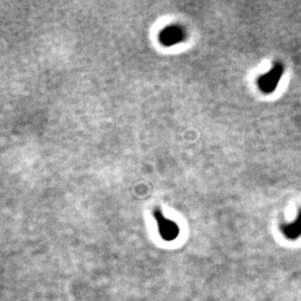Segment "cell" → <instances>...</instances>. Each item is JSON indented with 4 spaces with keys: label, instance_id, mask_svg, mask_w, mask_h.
<instances>
[{
    "label": "cell",
    "instance_id": "1",
    "mask_svg": "<svg viewBox=\"0 0 301 301\" xmlns=\"http://www.w3.org/2000/svg\"><path fill=\"white\" fill-rule=\"evenodd\" d=\"M283 74V64L277 63L273 65V67L268 73L260 76L258 78V86L264 94H271L277 89L281 77Z\"/></svg>",
    "mask_w": 301,
    "mask_h": 301
},
{
    "label": "cell",
    "instance_id": "2",
    "mask_svg": "<svg viewBox=\"0 0 301 301\" xmlns=\"http://www.w3.org/2000/svg\"><path fill=\"white\" fill-rule=\"evenodd\" d=\"M153 216L155 218L156 222H158L159 235H161L163 240H165V241H173V240L178 237V234H180V228H178V226L174 221L166 219L159 209L153 210Z\"/></svg>",
    "mask_w": 301,
    "mask_h": 301
},
{
    "label": "cell",
    "instance_id": "3",
    "mask_svg": "<svg viewBox=\"0 0 301 301\" xmlns=\"http://www.w3.org/2000/svg\"><path fill=\"white\" fill-rule=\"evenodd\" d=\"M185 39V33L180 26H170L161 33V41L166 46L180 43Z\"/></svg>",
    "mask_w": 301,
    "mask_h": 301
},
{
    "label": "cell",
    "instance_id": "4",
    "mask_svg": "<svg viewBox=\"0 0 301 301\" xmlns=\"http://www.w3.org/2000/svg\"><path fill=\"white\" fill-rule=\"evenodd\" d=\"M281 231H283L284 237L289 240H297L301 237V210L293 222L283 224L281 227Z\"/></svg>",
    "mask_w": 301,
    "mask_h": 301
}]
</instances>
